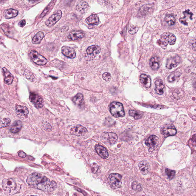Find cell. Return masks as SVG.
Wrapping results in <instances>:
<instances>
[{
	"label": "cell",
	"mask_w": 196,
	"mask_h": 196,
	"mask_svg": "<svg viewBox=\"0 0 196 196\" xmlns=\"http://www.w3.org/2000/svg\"><path fill=\"white\" fill-rule=\"evenodd\" d=\"M29 99L30 101L34 104L37 108H41L43 107V99L39 95L34 93H31L30 94Z\"/></svg>",
	"instance_id": "obj_6"
},
{
	"label": "cell",
	"mask_w": 196,
	"mask_h": 196,
	"mask_svg": "<svg viewBox=\"0 0 196 196\" xmlns=\"http://www.w3.org/2000/svg\"><path fill=\"white\" fill-rule=\"evenodd\" d=\"M180 62L181 58L179 56H174L168 59L166 67L167 68L171 70L173 67H177Z\"/></svg>",
	"instance_id": "obj_12"
},
{
	"label": "cell",
	"mask_w": 196,
	"mask_h": 196,
	"mask_svg": "<svg viewBox=\"0 0 196 196\" xmlns=\"http://www.w3.org/2000/svg\"><path fill=\"white\" fill-rule=\"evenodd\" d=\"M132 187L133 190L137 192H140L142 190L141 186L136 182H134L132 183Z\"/></svg>",
	"instance_id": "obj_33"
},
{
	"label": "cell",
	"mask_w": 196,
	"mask_h": 196,
	"mask_svg": "<svg viewBox=\"0 0 196 196\" xmlns=\"http://www.w3.org/2000/svg\"><path fill=\"white\" fill-rule=\"evenodd\" d=\"M10 123V120L9 118H0V128L9 126Z\"/></svg>",
	"instance_id": "obj_30"
},
{
	"label": "cell",
	"mask_w": 196,
	"mask_h": 196,
	"mask_svg": "<svg viewBox=\"0 0 196 196\" xmlns=\"http://www.w3.org/2000/svg\"><path fill=\"white\" fill-rule=\"evenodd\" d=\"M101 51L100 46L97 45H92L89 47L86 52L88 54L91 56V58H94L99 55Z\"/></svg>",
	"instance_id": "obj_15"
},
{
	"label": "cell",
	"mask_w": 196,
	"mask_h": 196,
	"mask_svg": "<svg viewBox=\"0 0 196 196\" xmlns=\"http://www.w3.org/2000/svg\"><path fill=\"white\" fill-rule=\"evenodd\" d=\"M61 52L66 57L71 59L74 58L76 56V52L73 48L70 47L63 46L61 49Z\"/></svg>",
	"instance_id": "obj_14"
},
{
	"label": "cell",
	"mask_w": 196,
	"mask_h": 196,
	"mask_svg": "<svg viewBox=\"0 0 196 196\" xmlns=\"http://www.w3.org/2000/svg\"><path fill=\"white\" fill-rule=\"evenodd\" d=\"M110 110L112 115L115 118L125 116L123 105L122 103L118 102H113L110 106Z\"/></svg>",
	"instance_id": "obj_2"
},
{
	"label": "cell",
	"mask_w": 196,
	"mask_h": 196,
	"mask_svg": "<svg viewBox=\"0 0 196 196\" xmlns=\"http://www.w3.org/2000/svg\"><path fill=\"white\" fill-rule=\"evenodd\" d=\"M5 77V82L7 85H11L13 82V77L10 73L6 68H3Z\"/></svg>",
	"instance_id": "obj_25"
},
{
	"label": "cell",
	"mask_w": 196,
	"mask_h": 196,
	"mask_svg": "<svg viewBox=\"0 0 196 196\" xmlns=\"http://www.w3.org/2000/svg\"><path fill=\"white\" fill-rule=\"evenodd\" d=\"M16 113L19 115L25 116L28 114V108L25 106L18 105L16 107Z\"/></svg>",
	"instance_id": "obj_28"
},
{
	"label": "cell",
	"mask_w": 196,
	"mask_h": 196,
	"mask_svg": "<svg viewBox=\"0 0 196 196\" xmlns=\"http://www.w3.org/2000/svg\"><path fill=\"white\" fill-rule=\"evenodd\" d=\"M30 56L33 61L35 64L43 66L47 63V60L35 50H33L31 51L30 53Z\"/></svg>",
	"instance_id": "obj_4"
},
{
	"label": "cell",
	"mask_w": 196,
	"mask_h": 196,
	"mask_svg": "<svg viewBox=\"0 0 196 196\" xmlns=\"http://www.w3.org/2000/svg\"><path fill=\"white\" fill-rule=\"evenodd\" d=\"M109 183L112 189H116L121 187L122 177L117 173L111 174L108 178Z\"/></svg>",
	"instance_id": "obj_3"
},
{
	"label": "cell",
	"mask_w": 196,
	"mask_h": 196,
	"mask_svg": "<svg viewBox=\"0 0 196 196\" xmlns=\"http://www.w3.org/2000/svg\"><path fill=\"white\" fill-rule=\"evenodd\" d=\"M26 24V21L25 20H21L19 23V27H24Z\"/></svg>",
	"instance_id": "obj_40"
},
{
	"label": "cell",
	"mask_w": 196,
	"mask_h": 196,
	"mask_svg": "<svg viewBox=\"0 0 196 196\" xmlns=\"http://www.w3.org/2000/svg\"><path fill=\"white\" fill-rule=\"evenodd\" d=\"M27 183L30 187L45 192H52L57 187L55 181H51L46 177L34 172L28 177Z\"/></svg>",
	"instance_id": "obj_1"
},
{
	"label": "cell",
	"mask_w": 196,
	"mask_h": 196,
	"mask_svg": "<svg viewBox=\"0 0 196 196\" xmlns=\"http://www.w3.org/2000/svg\"><path fill=\"white\" fill-rule=\"evenodd\" d=\"M44 37L43 32L42 31H39L33 38L32 41V43L34 44L40 43Z\"/></svg>",
	"instance_id": "obj_29"
},
{
	"label": "cell",
	"mask_w": 196,
	"mask_h": 196,
	"mask_svg": "<svg viewBox=\"0 0 196 196\" xmlns=\"http://www.w3.org/2000/svg\"><path fill=\"white\" fill-rule=\"evenodd\" d=\"M141 82L146 88L148 89L151 85V79L148 76L145 74H142L140 76Z\"/></svg>",
	"instance_id": "obj_22"
},
{
	"label": "cell",
	"mask_w": 196,
	"mask_h": 196,
	"mask_svg": "<svg viewBox=\"0 0 196 196\" xmlns=\"http://www.w3.org/2000/svg\"><path fill=\"white\" fill-rule=\"evenodd\" d=\"M165 21L170 26L174 25L176 22L174 16L171 15H168L165 16Z\"/></svg>",
	"instance_id": "obj_31"
},
{
	"label": "cell",
	"mask_w": 196,
	"mask_h": 196,
	"mask_svg": "<svg viewBox=\"0 0 196 196\" xmlns=\"http://www.w3.org/2000/svg\"><path fill=\"white\" fill-rule=\"evenodd\" d=\"M72 100L76 105L78 106H81L84 103L83 96L82 94H78L73 98Z\"/></svg>",
	"instance_id": "obj_26"
},
{
	"label": "cell",
	"mask_w": 196,
	"mask_h": 196,
	"mask_svg": "<svg viewBox=\"0 0 196 196\" xmlns=\"http://www.w3.org/2000/svg\"><path fill=\"white\" fill-rule=\"evenodd\" d=\"M16 183L15 181L12 179H4L2 182V187L5 191L9 192L12 191L16 189Z\"/></svg>",
	"instance_id": "obj_8"
},
{
	"label": "cell",
	"mask_w": 196,
	"mask_h": 196,
	"mask_svg": "<svg viewBox=\"0 0 196 196\" xmlns=\"http://www.w3.org/2000/svg\"><path fill=\"white\" fill-rule=\"evenodd\" d=\"M53 3H52V2H51L49 3V4L46 7V9H45V10H44V11L43 12V13L41 14V17H43V16L46 15V14L47 13V12H48V11H49V9H50L51 7L52 6V5H53Z\"/></svg>",
	"instance_id": "obj_36"
},
{
	"label": "cell",
	"mask_w": 196,
	"mask_h": 196,
	"mask_svg": "<svg viewBox=\"0 0 196 196\" xmlns=\"http://www.w3.org/2000/svg\"><path fill=\"white\" fill-rule=\"evenodd\" d=\"M76 8L80 13L84 14L88 12L89 9V5L85 1H79L77 2Z\"/></svg>",
	"instance_id": "obj_17"
},
{
	"label": "cell",
	"mask_w": 196,
	"mask_h": 196,
	"mask_svg": "<svg viewBox=\"0 0 196 196\" xmlns=\"http://www.w3.org/2000/svg\"><path fill=\"white\" fill-rule=\"evenodd\" d=\"M180 22H181L183 24L185 25H187L188 23L187 22V21H186V19H185V18H180Z\"/></svg>",
	"instance_id": "obj_41"
},
{
	"label": "cell",
	"mask_w": 196,
	"mask_h": 196,
	"mask_svg": "<svg viewBox=\"0 0 196 196\" xmlns=\"http://www.w3.org/2000/svg\"><path fill=\"white\" fill-rule=\"evenodd\" d=\"M88 132L86 128L82 125H78L73 127L71 129V133L73 135L78 136H82Z\"/></svg>",
	"instance_id": "obj_13"
},
{
	"label": "cell",
	"mask_w": 196,
	"mask_h": 196,
	"mask_svg": "<svg viewBox=\"0 0 196 196\" xmlns=\"http://www.w3.org/2000/svg\"><path fill=\"white\" fill-rule=\"evenodd\" d=\"M86 23L89 24V28H92L95 26L97 25L99 23V19L97 15H92L89 16L85 20Z\"/></svg>",
	"instance_id": "obj_16"
},
{
	"label": "cell",
	"mask_w": 196,
	"mask_h": 196,
	"mask_svg": "<svg viewBox=\"0 0 196 196\" xmlns=\"http://www.w3.org/2000/svg\"><path fill=\"white\" fill-rule=\"evenodd\" d=\"M178 74H178V73H174L171 74L169 76V77H168V81L170 82H173L176 79V78H177Z\"/></svg>",
	"instance_id": "obj_35"
},
{
	"label": "cell",
	"mask_w": 196,
	"mask_h": 196,
	"mask_svg": "<svg viewBox=\"0 0 196 196\" xmlns=\"http://www.w3.org/2000/svg\"><path fill=\"white\" fill-rule=\"evenodd\" d=\"M95 147L97 154L102 158L106 159L108 157V152L103 146L98 144L96 145Z\"/></svg>",
	"instance_id": "obj_18"
},
{
	"label": "cell",
	"mask_w": 196,
	"mask_h": 196,
	"mask_svg": "<svg viewBox=\"0 0 196 196\" xmlns=\"http://www.w3.org/2000/svg\"><path fill=\"white\" fill-rule=\"evenodd\" d=\"M102 78L105 81L108 82L111 79V76L110 73L106 72L103 74Z\"/></svg>",
	"instance_id": "obj_37"
},
{
	"label": "cell",
	"mask_w": 196,
	"mask_h": 196,
	"mask_svg": "<svg viewBox=\"0 0 196 196\" xmlns=\"http://www.w3.org/2000/svg\"><path fill=\"white\" fill-rule=\"evenodd\" d=\"M31 196H34V195H31Z\"/></svg>",
	"instance_id": "obj_43"
},
{
	"label": "cell",
	"mask_w": 196,
	"mask_h": 196,
	"mask_svg": "<svg viewBox=\"0 0 196 196\" xmlns=\"http://www.w3.org/2000/svg\"><path fill=\"white\" fill-rule=\"evenodd\" d=\"M165 173L169 179H173L174 176H175L176 172L174 171L171 170L170 169H165Z\"/></svg>",
	"instance_id": "obj_34"
},
{
	"label": "cell",
	"mask_w": 196,
	"mask_h": 196,
	"mask_svg": "<svg viewBox=\"0 0 196 196\" xmlns=\"http://www.w3.org/2000/svg\"><path fill=\"white\" fill-rule=\"evenodd\" d=\"M62 14L61 10H57L46 21V23H45L46 25L48 27H51L55 25L61 18Z\"/></svg>",
	"instance_id": "obj_10"
},
{
	"label": "cell",
	"mask_w": 196,
	"mask_h": 196,
	"mask_svg": "<svg viewBox=\"0 0 196 196\" xmlns=\"http://www.w3.org/2000/svg\"><path fill=\"white\" fill-rule=\"evenodd\" d=\"M161 132L164 137L174 136L177 133L175 127L172 124H167L164 125L161 129Z\"/></svg>",
	"instance_id": "obj_7"
},
{
	"label": "cell",
	"mask_w": 196,
	"mask_h": 196,
	"mask_svg": "<svg viewBox=\"0 0 196 196\" xmlns=\"http://www.w3.org/2000/svg\"><path fill=\"white\" fill-rule=\"evenodd\" d=\"M161 39L170 45H174L176 38L173 34L170 32L164 33L161 36Z\"/></svg>",
	"instance_id": "obj_11"
},
{
	"label": "cell",
	"mask_w": 196,
	"mask_h": 196,
	"mask_svg": "<svg viewBox=\"0 0 196 196\" xmlns=\"http://www.w3.org/2000/svg\"><path fill=\"white\" fill-rule=\"evenodd\" d=\"M22 122L19 120H16L13 122V123L11 126L10 132L12 133H16L18 132L22 129Z\"/></svg>",
	"instance_id": "obj_23"
},
{
	"label": "cell",
	"mask_w": 196,
	"mask_h": 196,
	"mask_svg": "<svg viewBox=\"0 0 196 196\" xmlns=\"http://www.w3.org/2000/svg\"><path fill=\"white\" fill-rule=\"evenodd\" d=\"M159 142V139L157 136L151 135L146 139L145 144L148 147L149 150H153L156 148Z\"/></svg>",
	"instance_id": "obj_9"
},
{
	"label": "cell",
	"mask_w": 196,
	"mask_h": 196,
	"mask_svg": "<svg viewBox=\"0 0 196 196\" xmlns=\"http://www.w3.org/2000/svg\"><path fill=\"white\" fill-rule=\"evenodd\" d=\"M19 156L20 157H22V158H25L27 156L26 153L23 152V151H20L18 153Z\"/></svg>",
	"instance_id": "obj_42"
},
{
	"label": "cell",
	"mask_w": 196,
	"mask_h": 196,
	"mask_svg": "<svg viewBox=\"0 0 196 196\" xmlns=\"http://www.w3.org/2000/svg\"><path fill=\"white\" fill-rule=\"evenodd\" d=\"M101 138L105 143L110 145L115 144L118 139L117 135L114 132H103L101 135Z\"/></svg>",
	"instance_id": "obj_5"
},
{
	"label": "cell",
	"mask_w": 196,
	"mask_h": 196,
	"mask_svg": "<svg viewBox=\"0 0 196 196\" xmlns=\"http://www.w3.org/2000/svg\"><path fill=\"white\" fill-rule=\"evenodd\" d=\"M157 44L163 48L165 49L166 48L168 43L161 39L158 40L157 41Z\"/></svg>",
	"instance_id": "obj_39"
},
{
	"label": "cell",
	"mask_w": 196,
	"mask_h": 196,
	"mask_svg": "<svg viewBox=\"0 0 196 196\" xmlns=\"http://www.w3.org/2000/svg\"><path fill=\"white\" fill-rule=\"evenodd\" d=\"M139 167L141 172L143 175H147L150 172V164L146 161H143L139 162Z\"/></svg>",
	"instance_id": "obj_19"
},
{
	"label": "cell",
	"mask_w": 196,
	"mask_h": 196,
	"mask_svg": "<svg viewBox=\"0 0 196 196\" xmlns=\"http://www.w3.org/2000/svg\"><path fill=\"white\" fill-rule=\"evenodd\" d=\"M85 36V34L81 31H72L69 34L68 37L70 39L75 40L81 39Z\"/></svg>",
	"instance_id": "obj_20"
},
{
	"label": "cell",
	"mask_w": 196,
	"mask_h": 196,
	"mask_svg": "<svg viewBox=\"0 0 196 196\" xmlns=\"http://www.w3.org/2000/svg\"><path fill=\"white\" fill-rule=\"evenodd\" d=\"M129 114L131 116L133 117L136 120L139 119L141 118V114L139 113L138 112L135 111V110H130L129 111Z\"/></svg>",
	"instance_id": "obj_32"
},
{
	"label": "cell",
	"mask_w": 196,
	"mask_h": 196,
	"mask_svg": "<svg viewBox=\"0 0 196 196\" xmlns=\"http://www.w3.org/2000/svg\"><path fill=\"white\" fill-rule=\"evenodd\" d=\"M138 28L137 26L132 25L131 26L129 30V32L131 34H134L137 33Z\"/></svg>",
	"instance_id": "obj_38"
},
{
	"label": "cell",
	"mask_w": 196,
	"mask_h": 196,
	"mask_svg": "<svg viewBox=\"0 0 196 196\" xmlns=\"http://www.w3.org/2000/svg\"><path fill=\"white\" fill-rule=\"evenodd\" d=\"M18 13V11L16 10L10 9L5 10L4 12L3 15L6 19H11L16 17Z\"/></svg>",
	"instance_id": "obj_24"
},
{
	"label": "cell",
	"mask_w": 196,
	"mask_h": 196,
	"mask_svg": "<svg viewBox=\"0 0 196 196\" xmlns=\"http://www.w3.org/2000/svg\"><path fill=\"white\" fill-rule=\"evenodd\" d=\"M155 91L159 95H162L164 93V85L163 82L161 79H158L156 81Z\"/></svg>",
	"instance_id": "obj_21"
},
{
	"label": "cell",
	"mask_w": 196,
	"mask_h": 196,
	"mask_svg": "<svg viewBox=\"0 0 196 196\" xmlns=\"http://www.w3.org/2000/svg\"><path fill=\"white\" fill-rule=\"evenodd\" d=\"M150 65L153 70H157L159 66V61L158 58L157 57L152 58L150 60Z\"/></svg>",
	"instance_id": "obj_27"
}]
</instances>
